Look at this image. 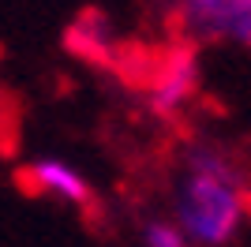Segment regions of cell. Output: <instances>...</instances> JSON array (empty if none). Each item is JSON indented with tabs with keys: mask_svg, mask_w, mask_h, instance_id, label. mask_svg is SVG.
I'll list each match as a JSON object with an SVG mask.
<instances>
[{
	"mask_svg": "<svg viewBox=\"0 0 251 247\" xmlns=\"http://www.w3.org/2000/svg\"><path fill=\"white\" fill-rule=\"evenodd\" d=\"M248 214L240 165L221 150L195 146L188 154V176L176 187V217L191 244L225 247Z\"/></svg>",
	"mask_w": 251,
	"mask_h": 247,
	"instance_id": "6da1fadb",
	"label": "cell"
},
{
	"mask_svg": "<svg viewBox=\"0 0 251 247\" xmlns=\"http://www.w3.org/2000/svg\"><path fill=\"white\" fill-rule=\"evenodd\" d=\"M188 41H225L251 52V0H176Z\"/></svg>",
	"mask_w": 251,
	"mask_h": 247,
	"instance_id": "7a4b0ae2",
	"label": "cell"
},
{
	"mask_svg": "<svg viewBox=\"0 0 251 247\" xmlns=\"http://www.w3.org/2000/svg\"><path fill=\"white\" fill-rule=\"evenodd\" d=\"M19 109H15V98H11L4 86H0V146H8L15 139V127H19Z\"/></svg>",
	"mask_w": 251,
	"mask_h": 247,
	"instance_id": "8992f818",
	"label": "cell"
},
{
	"mask_svg": "<svg viewBox=\"0 0 251 247\" xmlns=\"http://www.w3.org/2000/svg\"><path fill=\"white\" fill-rule=\"evenodd\" d=\"M199 90V60L188 45H169L157 52L147 75V105L157 116H176Z\"/></svg>",
	"mask_w": 251,
	"mask_h": 247,
	"instance_id": "3957f363",
	"label": "cell"
},
{
	"mask_svg": "<svg viewBox=\"0 0 251 247\" xmlns=\"http://www.w3.org/2000/svg\"><path fill=\"white\" fill-rule=\"evenodd\" d=\"M23 187H30L38 195H52L68 206H79V210H94V187L86 184L83 173H75L72 165L56 161V157H38L19 173Z\"/></svg>",
	"mask_w": 251,
	"mask_h": 247,
	"instance_id": "277c9868",
	"label": "cell"
},
{
	"mask_svg": "<svg viewBox=\"0 0 251 247\" xmlns=\"http://www.w3.org/2000/svg\"><path fill=\"white\" fill-rule=\"evenodd\" d=\"M143 240H147V247H191V240L184 236V228L169 225V221H150L143 228Z\"/></svg>",
	"mask_w": 251,
	"mask_h": 247,
	"instance_id": "5b68a950",
	"label": "cell"
}]
</instances>
